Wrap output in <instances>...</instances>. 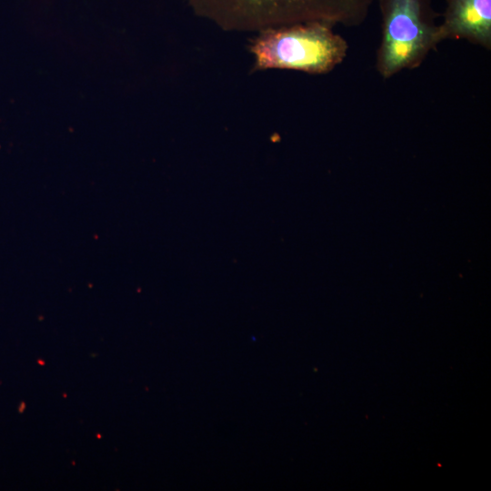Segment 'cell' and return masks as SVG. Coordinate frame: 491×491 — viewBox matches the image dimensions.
Masks as SVG:
<instances>
[{"label": "cell", "instance_id": "cell-1", "mask_svg": "<svg viewBox=\"0 0 491 491\" xmlns=\"http://www.w3.org/2000/svg\"><path fill=\"white\" fill-rule=\"evenodd\" d=\"M225 29L262 30L306 22L360 25L375 0H186Z\"/></svg>", "mask_w": 491, "mask_h": 491}, {"label": "cell", "instance_id": "cell-3", "mask_svg": "<svg viewBox=\"0 0 491 491\" xmlns=\"http://www.w3.org/2000/svg\"><path fill=\"white\" fill-rule=\"evenodd\" d=\"M381 38L376 68L384 79L421 65L441 42L430 0H377Z\"/></svg>", "mask_w": 491, "mask_h": 491}, {"label": "cell", "instance_id": "cell-2", "mask_svg": "<svg viewBox=\"0 0 491 491\" xmlns=\"http://www.w3.org/2000/svg\"><path fill=\"white\" fill-rule=\"evenodd\" d=\"M322 22H306L259 31L249 45L255 70H295L324 75L347 55L345 38Z\"/></svg>", "mask_w": 491, "mask_h": 491}, {"label": "cell", "instance_id": "cell-4", "mask_svg": "<svg viewBox=\"0 0 491 491\" xmlns=\"http://www.w3.org/2000/svg\"><path fill=\"white\" fill-rule=\"evenodd\" d=\"M440 41L464 39L491 49V0H446Z\"/></svg>", "mask_w": 491, "mask_h": 491}]
</instances>
